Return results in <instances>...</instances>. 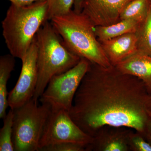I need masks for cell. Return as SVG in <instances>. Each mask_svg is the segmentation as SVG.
I'll return each instance as SVG.
<instances>
[{
  "label": "cell",
  "instance_id": "7402d4cb",
  "mask_svg": "<svg viewBox=\"0 0 151 151\" xmlns=\"http://www.w3.org/2000/svg\"><path fill=\"white\" fill-rule=\"evenodd\" d=\"M83 0H74L73 10L76 12H81L82 11V3Z\"/></svg>",
  "mask_w": 151,
  "mask_h": 151
},
{
  "label": "cell",
  "instance_id": "277c9868",
  "mask_svg": "<svg viewBox=\"0 0 151 151\" xmlns=\"http://www.w3.org/2000/svg\"><path fill=\"white\" fill-rule=\"evenodd\" d=\"M50 21L68 48L74 54L103 67L112 65L96 37L95 26L86 15L72 10Z\"/></svg>",
  "mask_w": 151,
  "mask_h": 151
},
{
  "label": "cell",
  "instance_id": "5bb4252c",
  "mask_svg": "<svg viewBox=\"0 0 151 151\" xmlns=\"http://www.w3.org/2000/svg\"><path fill=\"white\" fill-rule=\"evenodd\" d=\"M151 7V0H132L122 10L120 20L133 19L142 23L147 16Z\"/></svg>",
  "mask_w": 151,
  "mask_h": 151
},
{
  "label": "cell",
  "instance_id": "7c38bea8",
  "mask_svg": "<svg viewBox=\"0 0 151 151\" xmlns=\"http://www.w3.org/2000/svg\"><path fill=\"white\" fill-rule=\"evenodd\" d=\"M16 58L9 53L0 57V118L3 119L9 107L7 84L15 66Z\"/></svg>",
  "mask_w": 151,
  "mask_h": 151
},
{
  "label": "cell",
  "instance_id": "30bf717a",
  "mask_svg": "<svg viewBox=\"0 0 151 151\" xmlns=\"http://www.w3.org/2000/svg\"><path fill=\"white\" fill-rule=\"evenodd\" d=\"M100 42L111 64L114 66L137 52L136 33H129Z\"/></svg>",
  "mask_w": 151,
  "mask_h": 151
},
{
  "label": "cell",
  "instance_id": "ba28073f",
  "mask_svg": "<svg viewBox=\"0 0 151 151\" xmlns=\"http://www.w3.org/2000/svg\"><path fill=\"white\" fill-rule=\"evenodd\" d=\"M37 45L36 37L24 57L18 81L9 92V107L12 110L20 107L34 96L38 81Z\"/></svg>",
  "mask_w": 151,
  "mask_h": 151
},
{
  "label": "cell",
  "instance_id": "603a6c76",
  "mask_svg": "<svg viewBox=\"0 0 151 151\" xmlns=\"http://www.w3.org/2000/svg\"><path fill=\"white\" fill-rule=\"evenodd\" d=\"M148 112L149 115L151 119V93L150 95V98H149L148 103Z\"/></svg>",
  "mask_w": 151,
  "mask_h": 151
},
{
  "label": "cell",
  "instance_id": "52a82bcc",
  "mask_svg": "<svg viewBox=\"0 0 151 151\" xmlns=\"http://www.w3.org/2000/svg\"><path fill=\"white\" fill-rule=\"evenodd\" d=\"M93 140V138L74 123L68 112L51 111L41 138L39 151L47 146L63 143H75L87 147Z\"/></svg>",
  "mask_w": 151,
  "mask_h": 151
},
{
  "label": "cell",
  "instance_id": "cb8c5ba5",
  "mask_svg": "<svg viewBox=\"0 0 151 151\" xmlns=\"http://www.w3.org/2000/svg\"><path fill=\"white\" fill-rule=\"evenodd\" d=\"M150 138L151 139V128L150 131Z\"/></svg>",
  "mask_w": 151,
  "mask_h": 151
},
{
  "label": "cell",
  "instance_id": "7a4b0ae2",
  "mask_svg": "<svg viewBox=\"0 0 151 151\" xmlns=\"http://www.w3.org/2000/svg\"><path fill=\"white\" fill-rule=\"evenodd\" d=\"M37 45L38 81L33 98L39 101L50 80L75 66L81 58L72 52L49 21L36 36Z\"/></svg>",
  "mask_w": 151,
  "mask_h": 151
},
{
  "label": "cell",
  "instance_id": "8992f818",
  "mask_svg": "<svg viewBox=\"0 0 151 151\" xmlns=\"http://www.w3.org/2000/svg\"><path fill=\"white\" fill-rule=\"evenodd\" d=\"M89 65V60L81 58L70 70L53 76L39 99L41 103L48 105L52 111L64 110L69 112Z\"/></svg>",
  "mask_w": 151,
  "mask_h": 151
},
{
  "label": "cell",
  "instance_id": "2e32d148",
  "mask_svg": "<svg viewBox=\"0 0 151 151\" xmlns=\"http://www.w3.org/2000/svg\"><path fill=\"white\" fill-rule=\"evenodd\" d=\"M14 112L10 109L4 119V125L0 130V151H14L12 141Z\"/></svg>",
  "mask_w": 151,
  "mask_h": 151
},
{
  "label": "cell",
  "instance_id": "ffe728a7",
  "mask_svg": "<svg viewBox=\"0 0 151 151\" xmlns=\"http://www.w3.org/2000/svg\"><path fill=\"white\" fill-rule=\"evenodd\" d=\"M131 142L136 150L151 151V145L140 136H134L131 138Z\"/></svg>",
  "mask_w": 151,
  "mask_h": 151
},
{
  "label": "cell",
  "instance_id": "3957f363",
  "mask_svg": "<svg viewBox=\"0 0 151 151\" xmlns=\"http://www.w3.org/2000/svg\"><path fill=\"white\" fill-rule=\"evenodd\" d=\"M47 1L26 6L11 4L2 22L3 36L10 53L22 60L39 30L47 21Z\"/></svg>",
  "mask_w": 151,
  "mask_h": 151
},
{
  "label": "cell",
  "instance_id": "ac0fdd59",
  "mask_svg": "<svg viewBox=\"0 0 151 151\" xmlns=\"http://www.w3.org/2000/svg\"><path fill=\"white\" fill-rule=\"evenodd\" d=\"M87 150L86 146L72 143H63L47 146L40 151H83Z\"/></svg>",
  "mask_w": 151,
  "mask_h": 151
},
{
  "label": "cell",
  "instance_id": "5b68a950",
  "mask_svg": "<svg viewBox=\"0 0 151 151\" xmlns=\"http://www.w3.org/2000/svg\"><path fill=\"white\" fill-rule=\"evenodd\" d=\"M33 98L14 110L12 141L15 151H39L45 124L51 112Z\"/></svg>",
  "mask_w": 151,
  "mask_h": 151
},
{
  "label": "cell",
  "instance_id": "4fadbf2b",
  "mask_svg": "<svg viewBox=\"0 0 151 151\" xmlns=\"http://www.w3.org/2000/svg\"><path fill=\"white\" fill-rule=\"evenodd\" d=\"M141 22L133 19L120 20L108 26H98L94 28L95 35L100 42L129 33H136Z\"/></svg>",
  "mask_w": 151,
  "mask_h": 151
},
{
  "label": "cell",
  "instance_id": "8fae6325",
  "mask_svg": "<svg viewBox=\"0 0 151 151\" xmlns=\"http://www.w3.org/2000/svg\"><path fill=\"white\" fill-rule=\"evenodd\" d=\"M116 66L122 73L139 78L151 93V56L137 52Z\"/></svg>",
  "mask_w": 151,
  "mask_h": 151
},
{
  "label": "cell",
  "instance_id": "6da1fadb",
  "mask_svg": "<svg viewBox=\"0 0 151 151\" xmlns=\"http://www.w3.org/2000/svg\"><path fill=\"white\" fill-rule=\"evenodd\" d=\"M150 93L139 78L122 73L112 65L90 62L68 112L84 133L94 138L105 126L145 132L151 119Z\"/></svg>",
  "mask_w": 151,
  "mask_h": 151
},
{
  "label": "cell",
  "instance_id": "9c48e42d",
  "mask_svg": "<svg viewBox=\"0 0 151 151\" xmlns=\"http://www.w3.org/2000/svg\"><path fill=\"white\" fill-rule=\"evenodd\" d=\"M132 0H83L82 11L95 26H108L120 21V14Z\"/></svg>",
  "mask_w": 151,
  "mask_h": 151
},
{
  "label": "cell",
  "instance_id": "9a60e30c",
  "mask_svg": "<svg viewBox=\"0 0 151 151\" xmlns=\"http://www.w3.org/2000/svg\"><path fill=\"white\" fill-rule=\"evenodd\" d=\"M137 52L151 56V7L147 16L136 32Z\"/></svg>",
  "mask_w": 151,
  "mask_h": 151
},
{
  "label": "cell",
  "instance_id": "e0dca14e",
  "mask_svg": "<svg viewBox=\"0 0 151 151\" xmlns=\"http://www.w3.org/2000/svg\"><path fill=\"white\" fill-rule=\"evenodd\" d=\"M47 19L51 20L55 17L64 15L72 10L74 0H47Z\"/></svg>",
  "mask_w": 151,
  "mask_h": 151
},
{
  "label": "cell",
  "instance_id": "44dd1931",
  "mask_svg": "<svg viewBox=\"0 0 151 151\" xmlns=\"http://www.w3.org/2000/svg\"><path fill=\"white\" fill-rule=\"evenodd\" d=\"M10 2L11 4L18 6H26L31 5L34 3L45 0H7Z\"/></svg>",
  "mask_w": 151,
  "mask_h": 151
},
{
  "label": "cell",
  "instance_id": "d6986e66",
  "mask_svg": "<svg viewBox=\"0 0 151 151\" xmlns=\"http://www.w3.org/2000/svg\"><path fill=\"white\" fill-rule=\"evenodd\" d=\"M104 151H125L128 150L127 143L119 138H112L100 147Z\"/></svg>",
  "mask_w": 151,
  "mask_h": 151
},
{
  "label": "cell",
  "instance_id": "d4e9b609",
  "mask_svg": "<svg viewBox=\"0 0 151 151\" xmlns=\"http://www.w3.org/2000/svg\"></svg>",
  "mask_w": 151,
  "mask_h": 151
}]
</instances>
